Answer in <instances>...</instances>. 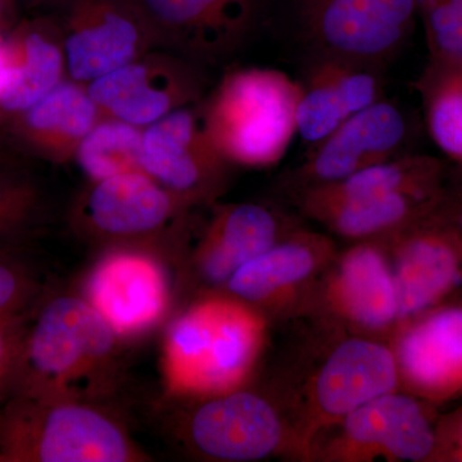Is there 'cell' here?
<instances>
[{
	"mask_svg": "<svg viewBox=\"0 0 462 462\" xmlns=\"http://www.w3.org/2000/svg\"><path fill=\"white\" fill-rule=\"evenodd\" d=\"M25 5L32 11H65L75 0H23Z\"/></svg>",
	"mask_w": 462,
	"mask_h": 462,
	"instance_id": "836d02e7",
	"label": "cell"
},
{
	"mask_svg": "<svg viewBox=\"0 0 462 462\" xmlns=\"http://www.w3.org/2000/svg\"><path fill=\"white\" fill-rule=\"evenodd\" d=\"M14 16V0H0V32L11 29V20Z\"/></svg>",
	"mask_w": 462,
	"mask_h": 462,
	"instance_id": "e575fe53",
	"label": "cell"
},
{
	"mask_svg": "<svg viewBox=\"0 0 462 462\" xmlns=\"http://www.w3.org/2000/svg\"><path fill=\"white\" fill-rule=\"evenodd\" d=\"M62 17L67 78L89 84L160 50L147 18L130 0H75Z\"/></svg>",
	"mask_w": 462,
	"mask_h": 462,
	"instance_id": "8fae6325",
	"label": "cell"
},
{
	"mask_svg": "<svg viewBox=\"0 0 462 462\" xmlns=\"http://www.w3.org/2000/svg\"><path fill=\"white\" fill-rule=\"evenodd\" d=\"M333 257L329 238L291 229L272 248L240 267L221 291L264 314L314 281Z\"/></svg>",
	"mask_w": 462,
	"mask_h": 462,
	"instance_id": "ac0fdd59",
	"label": "cell"
},
{
	"mask_svg": "<svg viewBox=\"0 0 462 462\" xmlns=\"http://www.w3.org/2000/svg\"><path fill=\"white\" fill-rule=\"evenodd\" d=\"M400 378L428 396L462 389V307H447L410 325L398 337Z\"/></svg>",
	"mask_w": 462,
	"mask_h": 462,
	"instance_id": "603a6c76",
	"label": "cell"
},
{
	"mask_svg": "<svg viewBox=\"0 0 462 462\" xmlns=\"http://www.w3.org/2000/svg\"><path fill=\"white\" fill-rule=\"evenodd\" d=\"M384 240L400 321L421 314L460 282L462 238L433 215Z\"/></svg>",
	"mask_w": 462,
	"mask_h": 462,
	"instance_id": "5bb4252c",
	"label": "cell"
},
{
	"mask_svg": "<svg viewBox=\"0 0 462 462\" xmlns=\"http://www.w3.org/2000/svg\"><path fill=\"white\" fill-rule=\"evenodd\" d=\"M32 310L26 314L0 320V398L14 387Z\"/></svg>",
	"mask_w": 462,
	"mask_h": 462,
	"instance_id": "4dcf8cb0",
	"label": "cell"
},
{
	"mask_svg": "<svg viewBox=\"0 0 462 462\" xmlns=\"http://www.w3.org/2000/svg\"><path fill=\"white\" fill-rule=\"evenodd\" d=\"M406 116L385 99L374 103L340 125L336 132L310 148L305 162L291 172L289 181L300 194L401 156L409 138Z\"/></svg>",
	"mask_w": 462,
	"mask_h": 462,
	"instance_id": "4fadbf2b",
	"label": "cell"
},
{
	"mask_svg": "<svg viewBox=\"0 0 462 462\" xmlns=\"http://www.w3.org/2000/svg\"><path fill=\"white\" fill-rule=\"evenodd\" d=\"M123 343L81 294L44 291L9 393L106 403L123 382Z\"/></svg>",
	"mask_w": 462,
	"mask_h": 462,
	"instance_id": "6da1fadb",
	"label": "cell"
},
{
	"mask_svg": "<svg viewBox=\"0 0 462 462\" xmlns=\"http://www.w3.org/2000/svg\"><path fill=\"white\" fill-rule=\"evenodd\" d=\"M460 442H461V451H462V434H461V439H460Z\"/></svg>",
	"mask_w": 462,
	"mask_h": 462,
	"instance_id": "8d00e7d4",
	"label": "cell"
},
{
	"mask_svg": "<svg viewBox=\"0 0 462 462\" xmlns=\"http://www.w3.org/2000/svg\"><path fill=\"white\" fill-rule=\"evenodd\" d=\"M17 245L14 243H0V256L8 252L16 251Z\"/></svg>",
	"mask_w": 462,
	"mask_h": 462,
	"instance_id": "d590c367",
	"label": "cell"
},
{
	"mask_svg": "<svg viewBox=\"0 0 462 462\" xmlns=\"http://www.w3.org/2000/svg\"><path fill=\"white\" fill-rule=\"evenodd\" d=\"M142 157L143 129L102 116L85 136L75 161L88 180L96 181L118 173L143 171Z\"/></svg>",
	"mask_w": 462,
	"mask_h": 462,
	"instance_id": "4316f807",
	"label": "cell"
},
{
	"mask_svg": "<svg viewBox=\"0 0 462 462\" xmlns=\"http://www.w3.org/2000/svg\"><path fill=\"white\" fill-rule=\"evenodd\" d=\"M400 370L393 349L367 338L340 343L322 364L312 383L311 403L325 425L397 389Z\"/></svg>",
	"mask_w": 462,
	"mask_h": 462,
	"instance_id": "e0dca14e",
	"label": "cell"
},
{
	"mask_svg": "<svg viewBox=\"0 0 462 462\" xmlns=\"http://www.w3.org/2000/svg\"><path fill=\"white\" fill-rule=\"evenodd\" d=\"M328 294L333 309L361 329L382 331L400 321L384 238L363 240L343 254Z\"/></svg>",
	"mask_w": 462,
	"mask_h": 462,
	"instance_id": "44dd1931",
	"label": "cell"
},
{
	"mask_svg": "<svg viewBox=\"0 0 462 462\" xmlns=\"http://www.w3.org/2000/svg\"><path fill=\"white\" fill-rule=\"evenodd\" d=\"M147 18L160 50L197 65L230 57L256 29L263 0H130Z\"/></svg>",
	"mask_w": 462,
	"mask_h": 462,
	"instance_id": "7c38bea8",
	"label": "cell"
},
{
	"mask_svg": "<svg viewBox=\"0 0 462 462\" xmlns=\"http://www.w3.org/2000/svg\"><path fill=\"white\" fill-rule=\"evenodd\" d=\"M294 23L312 57L384 69L418 23L416 0H291Z\"/></svg>",
	"mask_w": 462,
	"mask_h": 462,
	"instance_id": "8992f818",
	"label": "cell"
},
{
	"mask_svg": "<svg viewBox=\"0 0 462 462\" xmlns=\"http://www.w3.org/2000/svg\"><path fill=\"white\" fill-rule=\"evenodd\" d=\"M231 166L207 132L202 102L143 130V171L196 208L224 193Z\"/></svg>",
	"mask_w": 462,
	"mask_h": 462,
	"instance_id": "30bf717a",
	"label": "cell"
},
{
	"mask_svg": "<svg viewBox=\"0 0 462 462\" xmlns=\"http://www.w3.org/2000/svg\"><path fill=\"white\" fill-rule=\"evenodd\" d=\"M16 154V149L14 148L11 141H9L7 130H5V124L0 120V170L12 167L14 163Z\"/></svg>",
	"mask_w": 462,
	"mask_h": 462,
	"instance_id": "d6a6232c",
	"label": "cell"
},
{
	"mask_svg": "<svg viewBox=\"0 0 462 462\" xmlns=\"http://www.w3.org/2000/svg\"><path fill=\"white\" fill-rule=\"evenodd\" d=\"M264 339L266 320L258 310L224 291L199 294L166 330L167 396L205 398L245 387Z\"/></svg>",
	"mask_w": 462,
	"mask_h": 462,
	"instance_id": "7a4b0ae2",
	"label": "cell"
},
{
	"mask_svg": "<svg viewBox=\"0 0 462 462\" xmlns=\"http://www.w3.org/2000/svg\"><path fill=\"white\" fill-rule=\"evenodd\" d=\"M14 252L0 256V320L32 311L45 291L36 273Z\"/></svg>",
	"mask_w": 462,
	"mask_h": 462,
	"instance_id": "f546056e",
	"label": "cell"
},
{
	"mask_svg": "<svg viewBox=\"0 0 462 462\" xmlns=\"http://www.w3.org/2000/svg\"><path fill=\"white\" fill-rule=\"evenodd\" d=\"M339 422L346 451L354 449L357 456L422 461L436 447L433 428L420 403L396 391L363 404Z\"/></svg>",
	"mask_w": 462,
	"mask_h": 462,
	"instance_id": "7402d4cb",
	"label": "cell"
},
{
	"mask_svg": "<svg viewBox=\"0 0 462 462\" xmlns=\"http://www.w3.org/2000/svg\"><path fill=\"white\" fill-rule=\"evenodd\" d=\"M196 207L143 171L88 181L69 212V227L100 251L147 248L180 252L188 216Z\"/></svg>",
	"mask_w": 462,
	"mask_h": 462,
	"instance_id": "5b68a950",
	"label": "cell"
},
{
	"mask_svg": "<svg viewBox=\"0 0 462 462\" xmlns=\"http://www.w3.org/2000/svg\"><path fill=\"white\" fill-rule=\"evenodd\" d=\"M200 66L171 51L153 50L87 84L100 114L134 126L156 124L205 98Z\"/></svg>",
	"mask_w": 462,
	"mask_h": 462,
	"instance_id": "ba28073f",
	"label": "cell"
},
{
	"mask_svg": "<svg viewBox=\"0 0 462 462\" xmlns=\"http://www.w3.org/2000/svg\"><path fill=\"white\" fill-rule=\"evenodd\" d=\"M172 430L191 454L214 461L263 460L284 442L281 415L266 397L245 387L205 398H185Z\"/></svg>",
	"mask_w": 462,
	"mask_h": 462,
	"instance_id": "52a82bcc",
	"label": "cell"
},
{
	"mask_svg": "<svg viewBox=\"0 0 462 462\" xmlns=\"http://www.w3.org/2000/svg\"><path fill=\"white\" fill-rule=\"evenodd\" d=\"M416 89L431 141L446 160L462 165V63L428 60Z\"/></svg>",
	"mask_w": 462,
	"mask_h": 462,
	"instance_id": "484cf974",
	"label": "cell"
},
{
	"mask_svg": "<svg viewBox=\"0 0 462 462\" xmlns=\"http://www.w3.org/2000/svg\"><path fill=\"white\" fill-rule=\"evenodd\" d=\"M440 194L393 193L351 200L325 209L312 218L337 236L356 242L387 238L430 217Z\"/></svg>",
	"mask_w": 462,
	"mask_h": 462,
	"instance_id": "d4e9b609",
	"label": "cell"
},
{
	"mask_svg": "<svg viewBox=\"0 0 462 462\" xmlns=\"http://www.w3.org/2000/svg\"><path fill=\"white\" fill-rule=\"evenodd\" d=\"M165 257L147 248L105 249L88 273L80 294L120 338L148 333L171 310Z\"/></svg>",
	"mask_w": 462,
	"mask_h": 462,
	"instance_id": "9c48e42d",
	"label": "cell"
},
{
	"mask_svg": "<svg viewBox=\"0 0 462 462\" xmlns=\"http://www.w3.org/2000/svg\"><path fill=\"white\" fill-rule=\"evenodd\" d=\"M44 200L30 179L0 170V243H16L41 226Z\"/></svg>",
	"mask_w": 462,
	"mask_h": 462,
	"instance_id": "83f0119b",
	"label": "cell"
},
{
	"mask_svg": "<svg viewBox=\"0 0 462 462\" xmlns=\"http://www.w3.org/2000/svg\"><path fill=\"white\" fill-rule=\"evenodd\" d=\"M300 87L297 134L310 148L384 99L383 69L343 58L312 57Z\"/></svg>",
	"mask_w": 462,
	"mask_h": 462,
	"instance_id": "2e32d148",
	"label": "cell"
},
{
	"mask_svg": "<svg viewBox=\"0 0 462 462\" xmlns=\"http://www.w3.org/2000/svg\"><path fill=\"white\" fill-rule=\"evenodd\" d=\"M149 460L105 403L23 393L0 398V462Z\"/></svg>",
	"mask_w": 462,
	"mask_h": 462,
	"instance_id": "3957f363",
	"label": "cell"
},
{
	"mask_svg": "<svg viewBox=\"0 0 462 462\" xmlns=\"http://www.w3.org/2000/svg\"><path fill=\"white\" fill-rule=\"evenodd\" d=\"M291 230L287 220L267 206L234 203L216 207L185 258V272L205 291H221L240 267L272 248Z\"/></svg>",
	"mask_w": 462,
	"mask_h": 462,
	"instance_id": "9a60e30c",
	"label": "cell"
},
{
	"mask_svg": "<svg viewBox=\"0 0 462 462\" xmlns=\"http://www.w3.org/2000/svg\"><path fill=\"white\" fill-rule=\"evenodd\" d=\"M102 117L87 85L65 79L32 107L5 121L9 141L20 153L65 165Z\"/></svg>",
	"mask_w": 462,
	"mask_h": 462,
	"instance_id": "d6986e66",
	"label": "cell"
},
{
	"mask_svg": "<svg viewBox=\"0 0 462 462\" xmlns=\"http://www.w3.org/2000/svg\"><path fill=\"white\" fill-rule=\"evenodd\" d=\"M456 166L461 173L460 179L452 187L445 184L433 217L451 227L462 238V165Z\"/></svg>",
	"mask_w": 462,
	"mask_h": 462,
	"instance_id": "1f68e13d",
	"label": "cell"
},
{
	"mask_svg": "<svg viewBox=\"0 0 462 462\" xmlns=\"http://www.w3.org/2000/svg\"><path fill=\"white\" fill-rule=\"evenodd\" d=\"M67 79L60 18L38 16L7 32V67L0 81V120L32 107Z\"/></svg>",
	"mask_w": 462,
	"mask_h": 462,
	"instance_id": "ffe728a7",
	"label": "cell"
},
{
	"mask_svg": "<svg viewBox=\"0 0 462 462\" xmlns=\"http://www.w3.org/2000/svg\"><path fill=\"white\" fill-rule=\"evenodd\" d=\"M430 60L462 63V14L454 0H416Z\"/></svg>",
	"mask_w": 462,
	"mask_h": 462,
	"instance_id": "f1b7e54d",
	"label": "cell"
},
{
	"mask_svg": "<svg viewBox=\"0 0 462 462\" xmlns=\"http://www.w3.org/2000/svg\"><path fill=\"white\" fill-rule=\"evenodd\" d=\"M448 160L427 154H401L333 182L300 194V208L309 217L338 206L393 193H442L448 178Z\"/></svg>",
	"mask_w": 462,
	"mask_h": 462,
	"instance_id": "cb8c5ba5",
	"label": "cell"
},
{
	"mask_svg": "<svg viewBox=\"0 0 462 462\" xmlns=\"http://www.w3.org/2000/svg\"><path fill=\"white\" fill-rule=\"evenodd\" d=\"M300 93V83L278 69H236L202 100L207 132L231 165L272 166L297 134Z\"/></svg>",
	"mask_w": 462,
	"mask_h": 462,
	"instance_id": "277c9868",
	"label": "cell"
}]
</instances>
